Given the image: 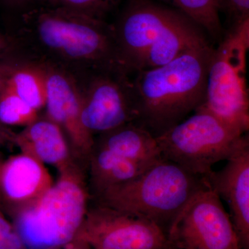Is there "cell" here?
Here are the masks:
<instances>
[{"instance_id":"cell-1","label":"cell","mask_w":249,"mask_h":249,"mask_svg":"<svg viewBox=\"0 0 249 249\" xmlns=\"http://www.w3.org/2000/svg\"><path fill=\"white\" fill-rule=\"evenodd\" d=\"M23 58L67 72L78 81L122 66L110 23L44 4L23 9L11 36Z\"/></svg>"},{"instance_id":"cell-2","label":"cell","mask_w":249,"mask_h":249,"mask_svg":"<svg viewBox=\"0 0 249 249\" xmlns=\"http://www.w3.org/2000/svg\"><path fill=\"white\" fill-rule=\"evenodd\" d=\"M111 26L121 65L130 75L213 45L191 19L155 0H127Z\"/></svg>"},{"instance_id":"cell-3","label":"cell","mask_w":249,"mask_h":249,"mask_svg":"<svg viewBox=\"0 0 249 249\" xmlns=\"http://www.w3.org/2000/svg\"><path fill=\"white\" fill-rule=\"evenodd\" d=\"M213 45L192 49L162 66L132 75L134 124L157 137L204 103Z\"/></svg>"},{"instance_id":"cell-4","label":"cell","mask_w":249,"mask_h":249,"mask_svg":"<svg viewBox=\"0 0 249 249\" xmlns=\"http://www.w3.org/2000/svg\"><path fill=\"white\" fill-rule=\"evenodd\" d=\"M207 186L204 178L161 158L137 178L100 194L103 206L150 219L168 235L186 205Z\"/></svg>"},{"instance_id":"cell-5","label":"cell","mask_w":249,"mask_h":249,"mask_svg":"<svg viewBox=\"0 0 249 249\" xmlns=\"http://www.w3.org/2000/svg\"><path fill=\"white\" fill-rule=\"evenodd\" d=\"M249 19L228 28L210 60L204 108L241 134H248L247 55Z\"/></svg>"},{"instance_id":"cell-6","label":"cell","mask_w":249,"mask_h":249,"mask_svg":"<svg viewBox=\"0 0 249 249\" xmlns=\"http://www.w3.org/2000/svg\"><path fill=\"white\" fill-rule=\"evenodd\" d=\"M156 139L162 158L201 178L249 143L248 134L239 133L200 107Z\"/></svg>"},{"instance_id":"cell-7","label":"cell","mask_w":249,"mask_h":249,"mask_svg":"<svg viewBox=\"0 0 249 249\" xmlns=\"http://www.w3.org/2000/svg\"><path fill=\"white\" fill-rule=\"evenodd\" d=\"M85 211L83 188L71 178H63L19 214L14 227L27 249L58 248L75 240Z\"/></svg>"},{"instance_id":"cell-8","label":"cell","mask_w":249,"mask_h":249,"mask_svg":"<svg viewBox=\"0 0 249 249\" xmlns=\"http://www.w3.org/2000/svg\"><path fill=\"white\" fill-rule=\"evenodd\" d=\"M78 83L81 99L80 119L92 137L134 123L136 114L132 75L124 69L101 70Z\"/></svg>"},{"instance_id":"cell-9","label":"cell","mask_w":249,"mask_h":249,"mask_svg":"<svg viewBox=\"0 0 249 249\" xmlns=\"http://www.w3.org/2000/svg\"><path fill=\"white\" fill-rule=\"evenodd\" d=\"M168 235L177 249H241L230 216L209 186L186 205Z\"/></svg>"},{"instance_id":"cell-10","label":"cell","mask_w":249,"mask_h":249,"mask_svg":"<svg viewBox=\"0 0 249 249\" xmlns=\"http://www.w3.org/2000/svg\"><path fill=\"white\" fill-rule=\"evenodd\" d=\"M75 240L91 249H177L156 223L103 205L86 214Z\"/></svg>"},{"instance_id":"cell-11","label":"cell","mask_w":249,"mask_h":249,"mask_svg":"<svg viewBox=\"0 0 249 249\" xmlns=\"http://www.w3.org/2000/svg\"><path fill=\"white\" fill-rule=\"evenodd\" d=\"M40 64L45 74L47 118L58 124L73 146L85 153H91L94 139L80 119L81 99L78 81L60 69Z\"/></svg>"},{"instance_id":"cell-12","label":"cell","mask_w":249,"mask_h":249,"mask_svg":"<svg viewBox=\"0 0 249 249\" xmlns=\"http://www.w3.org/2000/svg\"><path fill=\"white\" fill-rule=\"evenodd\" d=\"M204 178L229 206L241 249H249V143L227 160L224 168L211 170Z\"/></svg>"},{"instance_id":"cell-13","label":"cell","mask_w":249,"mask_h":249,"mask_svg":"<svg viewBox=\"0 0 249 249\" xmlns=\"http://www.w3.org/2000/svg\"><path fill=\"white\" fill-rule=\"evenodd\" d=\"M52 186L43 163L29 154L15 156L1 165V198L11 204L39 199Z\"/></svg>"},{"instance_id":"cell-14","label":"cell","mask_w":249,"mask_h":249,"mask_svg":"<svg viewBox=\"0 0 249 249\" xmlns=\"http://www.w3.org/2000/svg\"><path fill=\"white\" fill-rule=\"evenodd\" d=\"M101 137L99 147L127 160L153 163L162 158L155 137L134 123L101 134Z\"/></svg>"},{"instance_id":"cell-15","label":"cell","mask_w":249,"mask_h":249,"mask_svg":"<svg viewBox=\"0 0 249 249\" xmlns=\"http://www.w3.org/2000/svg\"><path fill=\"white\" fill-rule=\"evenodd\" d=\"M15 139L25 153L34 156L42 163L60 165L68 155L66 136L48 118H38Z\"/></svg>"},{"instance_id":"cell-16","label":"cell","mask_w":249,"mask_h":249,"mask_svg":"<svg viewBox=\"0 0 249 249\" xmlns=\"http://www.w3.org/2000/svg\"><path fill=\"white\" fill-rule=\"evenodd\" d=\"M6 87L36 110L45 107V74L39 62L19 55L14 57Z\"/></svg>"},{"instance_id":"cell-17","label":"cell","mask_w":249,"mask_h":249,"mask_svg":"<svg viewBox=\"0 0 249 249\" xmlns=\"http://www.w3.org/2000/svg\"><path fill=\"white\" fill-rule=\"evenodd\" d=\"M93 160L95 181L99 192L133 179L154 163L127 160L101 147H98Z\"/></svg>"},{"instance_id":"cell-18","label":"cell","mask_w":249,"mask_h":249,"mask_svg":"<svg viewBox=\"0 0 249 249\" xmlns=\"http://www.w3.org/2000/svg\"><path fill=\"white\" fill-rule=\"evenodd\" d=\"M178 10L205 31L211 42L219 43L224 35L218 0H155Z\"/></svg>"},{"instance_id":"cell-19","label":"cell","mask_w":249,"mask_h":249,"mask_svg":"<svg viewBox=\"0 0 249 249\" xmlns=\"http://www.w3.org/2000/svg\"><path fill=\"white\" fill-rule=\"evenodd\" d=\"M38 119V111L7 87L0 93V125L28 126Z\"/></svg>"},{"instance_id":"cell-20","label":"cell","mask_w":249,"mask_h":249,"mask_svg":"<svg viewBox=\"0 0 249 249\" xmlns=\"http://www.w3.org/2000/svg\"><path fill=\"white\" fill-rule=\"evenodd\" d=\"M127 0H41L39 4L70 10L96 19L106 20Z\"/></svg>"},{"instance_id":"cell-21","label":"cell","mask_w":249,"mask_h":249,"mask_svg":"<svg viewBox=\"0 0 249 249\" xmlns=\"http://www.w3.org/2000/svg\"><path fill=\"white\" fill-rule=\"evenodd\" d=\"M218 2L219 11L227 16L228 28L249 19V0H218Z\"/></svg>"},{"instance_id":"cell-22","label":"cell","mask_w":249,"mask_h":249,"mask_svg":"<svg viewBox=\"0 0 249 249\" xmlns=\"http://www.w3.org/2000/svg\"><path fill=\"white\" fill-rule=\"evenodd\" d=\"M0 249H27L14 225L0 214Z\"/></svg>"},{"instance_id":"cell-23","label":"cell","mask_w":249,"mask_h":249,"mask_svg":"<svg viewBox=\"0 0 249 249\" xmlns=\"http://www.w3.org/2000/svg\"><path fill=\"white\" fill-rule=\"evenodd\" d=\"M18 54L17 47L12 37L0 33V62Z\"/></svg>"},{"instance_id":"cell-24","label":"cell","mask_w":249,"mask_h":249,"mask_svg":"<svg viewBox=\"0 0 249 249\" xmlns=\"http://www.w3.org/2000/svg\"><path fill=\"white\" fill-rule=\"evenodd\" d=\"M14 57L0 62V93L6 87L10 70H11V64Z\"/></svg>"},{"instance_id":"cell-25","label":"cell","mask_w":249,"mask_h":249,"mask_svg":"<svg viewBox=\"0 0 249 249\" xmlns=\"http://www.w3.org/2000/svg\"><path fill=\"white\" fill-rule=\"evenodd\" d=\"M16 4L21 5L22 10L40 2L41 0H13Z\"/></svg>"},{"instance_id":"cell-26","label":"cell","mask_w":249,"mask_h":249,"mask_svg":"<svg viewBox=\"0 0 249 249\" xmlns=\"http://www.w3.org/2000/svg\"><path fill=\"white\" fill-rule=\"evenodd\" d=\"M77 245L68 246L66 249H91L89 246L86 245L84 242H80V241L76 240Z\"/></svg>"},{"instance_id":"cell-27","label":"cell","mask_w":249,"mask_h":249,"mask_svg":"<svg viewBox=\"0 0 249 249\" xmlns=\"http://www.w3.org/2000/svg\"><path fill=\"white\" fill-rule=\"evenodd\" d=\"M9 138H11L9 134L4 128V126L0 125V144L3 143Z\"/></svg>"},{"instance_id":"cell-28","label":"cell","mask_w":249,"mask_h":249,"mask_svg":"<svg viewBox=\"0 0 249 249\" xmlns=\"http://www.w3.org/2000/svg\"><path fill=\"white\" fill-rule=\"evenodd\" d=\"M3 162L1 161V160H0V173H1V165H2ZM0 199H1V189H0Z\"/></svg>"}]
</instances>
